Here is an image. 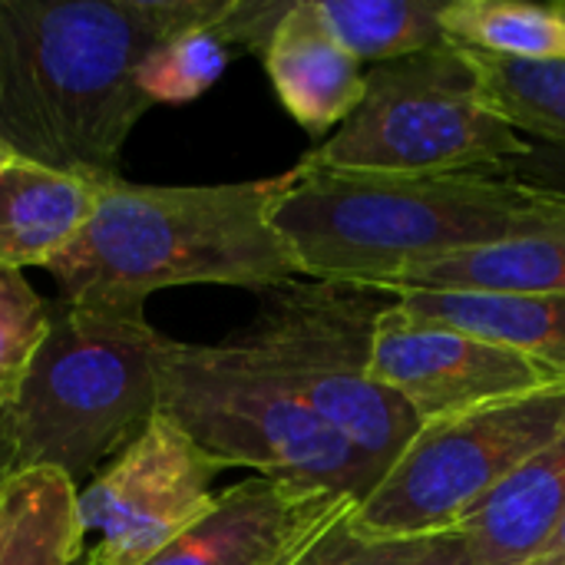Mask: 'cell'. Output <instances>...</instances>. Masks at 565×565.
<instances>
[{
	"label": "cell",
	"instance_id": "obj_1",
	"mask_svg": "<svg viewBox=\"0 0 565 565\" xmlns=\"http://www.w3.org/2000/svg\"><path fill=\"white\" fill-rule=\"evenodd\" d=\"M232 0H0V142L26 162L116 182L122 149L152 106L142 56Z\"/></svg>",
	"mask_w": 565,
	"mask_h": 565
},
{
	"label": "cell",
	"instance_id": "obj_2",
	"mask_svg": "<svg viewBox=\"0 0 565 565\" xmlns=\"http://www.w3.org/2000/svg\"><path fill=\"white\" fill-rule=\"evenodd\" d=\"M271 225L301 278L377 288L430 258L563 235L565 189L510 166L371 175L301 159L285 172Z\"/></svg>",
	"mask_w": 565,
	"mask_h": 565
},
{
	"label": "cell",
	"instance_id": "obj_3",
	"mask_svg": "<svg viewBox=\"0 0 565 565\" xmlns=\"http://www.w3.org/2000/svg\"><path fill=\"white\" fill-rule=\"evenodd\" d=\"M285 172L222 185L106 182L99 202L46 271L73 305L146 311V298L179 285L271 291L301 278L271 225Z\"/></svg>",
	"mask_w": 565,
	"mask_h": 565
},
{
	"label": "cell",
	"instance_id": "obj_4",
	"mask_svg": "<svg viewBox=\"0 0 565 565\" xmlns=\"http://www.w3.org/2000/svg\"><path fill=\"white\" fill-rule=\"evenodd\" d=\"M162 338L146 311L50 305V328L3 414L13 470H56L76 490L159 414Z\"/></svg>",
	"mask_w": 565,
	"mask_h": 565
},
{
	"label": "cell",
	"instance_id": "obj_5",
	"mask_svg": "<svg viewBox=\"0 0 565 565\" xmlns=\"http://www.w3.org/2000/svg\"><path fill=\"white\" fill-rule=\"evenodd\" d=\"M159 414L179 424L225 470L328 490L364 503L381 473L328 424H321L268 367L228 338L222 344L159 348Z\"/></svg>",
	"mask_w": 565,
	"mask_h": 565
},
{
	"label": "cell",
	"instance_id": "obj_6",
	"mask_svg": "<svg viewBox=\"0 0 565 565\" xmlns=\"http://www.w3.org/2000/svg\"><path fill=\"white\" fill-rule=\"evenodd\" d=\"M391 301L394 295L344 281L295 278L265 291L255 321L232 334L381 477L420 430L417 414L371 374L377 324Z\"/></svg>",
	"mask_w": 565,
	"mask_h": 565
},
{
	"label": "cell",
	"instance_id": "obj_7",
	"mask_svg": "<svg viewBox=\"0 0 565 565\" xmlns=\"http://www.w3.org/2000/svg\"><path fill=\"white\" fill-rule=\"evenodd\" d=\"M533 142L493 116L457 43L381 63L361 106L305 156L311 166L371 175H427L510 166Z\"/></svg>",
	"mask_w": 565,
	"mask_h": 565
},
{
	"label": "cell",
	"instance_id": "obj_8",
	"mask_svg": "<svg viewBox=\"0 0 565 565\" xmlns=\"http://www.w3.org/2000/svg\"><path fill=\"white\" fill-rule=\"evenodd\" d=\"M565 430V384L420 424L354 523L381 540L454 533L513 470Z\"/></svg>",
	"mask_w": 565,
	"mask_h": 565
},
{
	"label": "cell",
	"instance_id": "obj_9",
	"mask_svg": "<svg viewBox=\"0 0 565 565\" xmlns=\"http://www.w3.org/2000/svg\"><path fill=\"white\" fill-rule=\"evenodd\" d=\"M225 467L179 424H152L86 487L76 490V565H146L215 503Z\"/></svg>",
	"mask_w": 565,
	"mask_h": 565
},
{
	"label": "cell",
	"instance_id": "obj_10",
	"mask_svg": "<svg viewBox=\"0 0 565 565\" xmlns=\"http://www.w3.org/2000/svg\"><path fill=\"white\" fill-rule=\"evenodd\" d=\"M371 374L394 391L420 424L565 384V377L536 358L473 331L414 318L397 298L377 324Z\"/></svg>",
	"mask_w": 565,
	"mask_h": 565
},
{
	"label": "cell",
	"instance_id": "obj_11",
	"mask_svg": "<svg viewBox=\"0 0 565 565\" xmlns=\"http://www.w3.org/2000/svg\"><path fill=\"white\" fill-rule=\"evenodd\" d=\"M348 507L358 503L328 490L248 477L222 490L195 526L146 565H288Z\"/></svg>",
	"mask_w": 565,
	"mask_h": 565
},
{
	"label": "cell",
	"instance_id": "obj_12",
	"mask_svg": "<svg viewBox=\"0 0 565 565\" xmlns=\"http://www.w3.org/2000/svg\"><path fill=\"white\" fill-rule=\"evenodd\" d=\"M288 116L311 136L341 126L364 99L367 73L331 36L315 0H295L262 53Z\"/></svg>",
	"mask_w": 565,
	"mask_h": 565
},
{
	"label": "cell",
	"instance_id": "obj_13",
	"mask_svg": "<svg viewBox=\"0 0 565 565\" xmlns=\"http://www.w3.org/2000/svg\"><path fill=\"white\" fill-rule=\"evenodd\" d=\"M565 520V430L513 470L454 533L470 565H526Z\"/></svg>",
	"mask_w": 565,
	"mask_h": 565
},
{
	"label": "cell",
	"instance_id": "obj_14",
	"mask_svg": "<svg viewBox=\"0 0 565 565\" xmlns=\"http://www.w3.org/2000/svg\"><path fill=\"white\" fill-rule=\"evenodd\" d=\"M103 185L17 156L0 162V268H46L83 232Z\"/></svg>",
	"mask_w": 565,
	"mask_h": 565
},
{
	"label": "cell",
	"instance_id": "obj_15",
	"mask_svg": "<svg viewBox=\"0 0 565 565\" xmlns=\"http://www.w3.org/2000/svg\"><path fill=\"white\" fill-rule=\"evenodd\" d=\"M371 291H460V295H513L565 298V232L533 235L490 248L457 252L404 268Z\"/></svg>",
	"mask_w": 565,
	"mask_h": 565
},
{
	"label": "cell",
	"instance_id": "obj_16",
	"mask_svg": "<svg viewBox=\"0 0 565 565\" xmlns=\"http://www.w3.org/2000/svg\"><path fill=\"white\" fill-rule=\"evenodd\" d=\"M404 311L510 344L565 377V298L407 291L394 295Z\"/></svg>",
	"mask_w": 565,
	"mask_h": 565
},
{
	"label": "cell",
	"instance_id": "obj_17",
	"mask_svg": "<svg viewBox=\"0 0 565 565\" xmlns=\"http://www.w3.org/2000/svg\"><path fill=\"white\" fill-rule=\"evenodd\" d=\"M76 559V487L56 470H13L0 490V565Z\"/></svg>",
	"mask_w": 565,
	"mask_h": 565
},
{
	"label": "cell",
	"instance_id": "obj_18",
	"mask_svg": "<svg viewBox=\"0 0 565 565\" xmlns=\"http://www.w3.org/2000/svg\"><path fill=\"white\" fill-rule=\"evenodd\" d=\"M460 53L470 63L480 96L493 116L520 136L530 132L565 152V63L510 60L470 46H460Z\"/></svg>",
	"mask_w": 565,
	"mask_h": 565
},
{
	"label": "cell",
	"instance_id": "obj_19",
	"mask_svg": "<svg viewBox=\"0 0 565 565\" xmlns=\"http://www.w3.org/2000/svg\"><path fill=\"white\" fill-rule=\"evenodd\" d=\"M331 36L358 63H394L447 43L440 7L430 0H315Z\"/></svg>",
	"mask_w": 565,
	"mask_h": 565
},
{
	"label": "cell",
	"instance_id": "obj_20",
	"mask_svg": "<svg viewBox=\"0 0 565 565\" xmlns=\"http://www.w3.org/2000/svg\"><path fill=\"white\" fill-rule=\"evenodd\" d=\"M450 43L510 60L565 63V0H450L440 7Z\"/></svg>",
	"mask_w": 565,
	"mask_h": 565
},
{
	"label": "cell",
	"instance_id": "obj_21",
	"mask_svg": "<svg viewBox=\"0 0 565 565\" xmlns=\"http://www.w3.org/2000/svg\"><path fill=\"white\" fill-rule=\"evenodd\" d=\"M232 60V46L212 26L182 30L156 43L139 70L136 83L152 106H182L209 93Z\"/></svg>",
	"mask_w": 565,
	"mask_h": 565
},
{
	"label": "cell",
	"instance_id": "obj_22",
	"mask_svg": "<svg viewBox=\"0 0 565 565\" xmlns=\"http://www.w3.org/2000/svg\"><path fill=\"white\" fill-rule=\"evenodd\" d=\"M50 328V305L17 268H0V414L17 401Z\"/></svg>",
	"mask_w": 565,
	"mask_h": 565
},
{
	"label": "cell",
	"instance_id": "obj_23",
	"mask_svg": "<svg viewBox=\"0 0 565 565\" xmlns=\"http://www.w3.org/2000/svg\"><path fill=\"white\" fill-rule=\"evenodd\" d=\"M444 536L381 540L354 523V507L331 520L288 565H424Z\"/></svg>",
	"mask_w": 565,
	"mask_h": 565
},
{
	"label": "cell",
	"instance_id": "obj_24",
	"mask_svg": "<svg viewBox=\"0 0 565 565\" xmlns=\"http://www.w3.org/2000/svg\"><path fill=\"white\" fill-rule=\"evenodd\" d=\"M295 0H232L228 13L212 26L222 43L228 46H242L252 53H265V46L271 43L278 23L285 20V13L291 10Z\"/></svg>",
	"mask_w": 565,
	"mask_h": 565
},
{
	"label": "cell",
	"instance_id": "obj_25",
	"mask_svg": "<svg viewBox=\"0 0 565 565\" xmlns=\"http://www.w3.org/2000/svg\"><path fill=\"white\" fill-rule=\"evenodd\" d=\"M520 175L526 179H536V182H546V185H556V189H565V159H553V162H540L533 156L513 162Z\"/></svg>",
	"mask_w": 565,
	"mask_h": 565
},
{
	"label": "cell",
	"instance_id": "obj_26",
	"mask_svg": "<svg viewBox=\"0 0 565 565\" xmlns=\"http://www.w3.org/2000/svg\"><path fill=\"white\" fill-rule=\"evenodd\" d=\"M424 565H470V559H467V550H463V540H460L457 533H444V540H440L437 553H434V556H430Z\"/></svg>",
	"mask_w": 565,
	"mask_h": 565
},
{
	"label": "cell",
	"instance_id": "obj_27",
	"mask_svg": "<svg viewBox=\"0 0 565 565\" xmlns=\"http://www.w3.org/2000/svg\"><path fill=\"white\" fill-rule=\"evenodd\" d=\"M526 565H565V520L559 523V530L550 536V543Z\"/></svg>",
	"mask_w": 565,
	"mask_h": 565
},
{
	"label": "cell",
	"instance_id": "obj_28",
	"mask_svg": "<svg viewBox=\"0 0 565 565\" xmlns=\"http://www.w3.org/2000/svg\"><path fill=\"white\" fill-rule=\"evenodd\" d=\"M0 473H13V450H10V437L3 427V414H0Z\"/></svg>",
	"mask_w": 565,
	"mask_h": 565
},
{
	"label": "cell",
	"instance_id": "obj_29",
	"mask_svg": "<svg viewBox=\"0 0 565 565\" xmlns=\"http://www.w3.org/2000/svg\"><path fill=\"white\" fill-rule=\"evenodd\" d=\"M7 159H13V152H10V149H7V146L0 142V162H7Z\"/></svg>",
	"mask_w": 565,
	"mask_h": 565
},
{
	"label": "cell",
	"instance_id": "obj_30",
	"mask_svg": "<svg viewBox=\"0 0 565 565\" xmlns=\"http://www.w3.org/2000/svg\"><path fill=\"white\" fill-rule=\"evenodd\" d=\"M7 477H10V473H0V490H3V480H7Z\"/></svg>",
	"mask_w": 565,
	"mask_h": 565
}]
</instances>
